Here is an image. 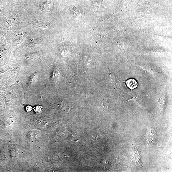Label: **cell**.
I'll list each match as a JSON object with an SVG mask.
<instances>
[{
  "mask_svg": "<svg viewBox=\"0 0 172 172\" xmlns=\"http://www.w3.org/2000/svg\"><path fill=\"white\" fill-rule=\"evenodd\" d=\"M110 78L112 83L117 87H120L121 85L120 81L114 74H110Z\"/></svg>",
  "mask_w": 172,
  "mask_h": 172,
  "instance_id": "cell-6",
  "label": "cell"
},
{
  "mask_svg": "<svg viewBox=\"0 0 172 172\" xmlns=\"http://www.w3.org/2000/svg\"><path fill=\"white\" fill-rule=\"evenodd\" d=\"M71 15L73 18L76 21H80L84 15L83 11L77 8H74L71 11Z\"/></svg>",
  "mask_w": 172,
  "mask_h": 172,
  "instance_id": "cell-1",
  "label": "cell"
},
{
  "mask_svg": "<svg viewBox=\"0 0 172 172\" xmlns=\"http://www.w3.org/2000/svg\"><path fill=\"white\" fill-rule=\"evenodd\" d=\"M4 13L3 8L1 5L0 4V17L4 15Z\"/></svg>",
  "mask_w": 172,
  "mask_h": 172,
  "instance_id": "cell-10",
  "label": "cell"
},
{
  "mask_svg": "<svg viewBox=\"0 0 172 172\" xmlns=\"http://www.w3.org/2000/svg\"><path fill=\"white\" fill-rule=\"evenodd\" d=\"M41 8L42 10L45 11H48L51 10L52 6V4L51 1H45L43 3H42Z\"/></svg>",
  "mask_w": 172,
  "mask_h": 172,
  "instance_id": "cell-5",
  "label": "cell"
},
{
  "mask_svg": "<svg viewBox=\"0 0 172 172\" xmlns=\"http://www.w3.org/2000/svg\"><path fill=\"white\" fill-rule=\"evenodd\" d=\"M32 110V107L30 106H27L26 107V110L27 112H30Z\"/></svg>",
  "mask_w": 172,
  "mask_h": 172,
  "instance_id": "cell-11",
  "label": "cell"
},
{
  "mask_svg": "<svg viewBox=\"0 0 172 172\" xmlns=\"http://www.w3.org/2000/svg\"><path fill=\"white\" fill-rule=\"evenodd\" d=\"M127 85V87L131 90L137 88L138 87L137 81L134 79H130L124 82Z\"/></svg>",
  "mask_w": 172,
  "mask_h": 172,
  "instance_id": "cell-4",
  "label": "cell"
},
{
  "mask_svg": "<svg viewBox=\"0 0 172 172\" xmlns=\"http://www.w3.org/2000/svg\"><path fill=\"white\" fill-rule=\"evenodd\" d=\"M23 40V35L21 34H18L13 36L11 38L10 41L13 46H16L21 43Z\"/></svg>",
  "mask_w": 172,
  "mask_h": 172,
  "instance_id": "cell-2",
  "label": "cell"
},
{
  "mask_svg": "<svg viewBox=\"0 0 172 172\" xmlns=\"http://www.w3.org/2000/svg\"><path fill=\"white\" fill-rule=\"evenodd\" d=\"M42 107L40 106H37L35 107L34 108V111L37 112H40L41 111Z\"/></svg>",
  "mask_w": 172,
  "mask_h": 172,
  "instance_id": "cell-9",
  "label": "cell"
},
{
  "mask_svg": "<svg viewBox=\"0 0 172 172\" xmlns=\"http://www.w3.org/2000/svg\"><path fill=\"white\" fill-rule=\"evenodd\" d=\"M70 49L67 47H63L62 49V54L65 57H68L70 54Z\"/></svg>",
  "mask_w": 172,
  "mask_h": 172,
  "instance_id": "cell-8",
  "label": "cell"
},
{
  "mask_svg": "<svg viewBox=\"0 0 172 172\" xmlns=\"http://www.w3.org/2000/svg\"><path fill=\"white\" fill-rule=\"evenodd\" d=\"M33 25L39 29H46L50 26L49 23L45 21H37L33 22Z\"/></svg>",
  "mask_w": 172,
  "mask_h": 172,
  "instance_id": "cell-3",
  "label": "cell"
},
{
  "mask_svg": "<svg viewBox=\"0 0 172 172\" xmlns=\"http://www.w3.org/2000/svg\"><path fill=\"white\" fill-rule=\"evenodd\" d=\"M6 35L5 33L2 30H0V46L5 42Z\"/></svg>",
  "mask_w": 172,
  "mask_h": 172,
  "instance_id": "cell-7",
  "label": "cell"
}]
</instances>
